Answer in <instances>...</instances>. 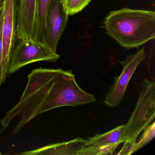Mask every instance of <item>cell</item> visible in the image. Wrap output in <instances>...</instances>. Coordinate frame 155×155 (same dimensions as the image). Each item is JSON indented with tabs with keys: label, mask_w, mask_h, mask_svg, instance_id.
<instances>
[{
	"label": "cell",
	"mask_w": 155,
	"mask_h": 155,
	"mask_svg": "<svg viewBox=\"0 0 155 155\" xmlns=\"http://www.w3.org/2000/svg\"><path fill=\"white\" fill-rule=\"evenodd\" d=\"M28 83L18 103L1 120V130L4 131L12 120L21 116L12 131L17 134L40 114L66 106L76 107L94 103V96L82 89L71 70L39 68L31 71Z\"/></svg>",
	"instance_id": "obj_1"
},
{
	"label": "cell",
	"mask_w": 155,
	"mask_h": 155,
	"mask_svg": "<svg viewBox=\"0 0 155 155\" xmlns=\"http://www.w3.org/2000/svg\"><path fill=\"white\" fill-rule=\"evenodd\" d=\"M106 33L121 47L131 49L155 38V12L123 8L110 12L103 21Z\"/></svg>",
	"instance_id": "obj_2"
},
{
	"label": "cell",
	"mask_w": 155,
	"mask_h": 155,
	"mask_svg": "<svg viewBox=\"0 0 155 155\" xmlns=\"http://www.w3.org/2000/svg\"><path fill=\"white\" fill-rule=\"evenodd\" d=\"M155 117V83L145 78L137 105L124 127L121 136L124 145L117 155H128L130 150L144 129Z\"/></svg>",
	"instance_id": "obj_3"
},
{
	"label": "cell",
	"mask_w": 155,
	"mask_h": 155,
	"mask_svg": "<svg viewBox=\"0 0 155 155\" xmlns=\"http://www.w3.org/2000/svg\"><path fill=\"white\" fill-rule=\"evenodd\" d=\"M60 58V55L44 42L34 40H19L12 54L9 73H15L33 62H56Z\"/></svg>",
	"instance_id": "obj_4"
},
{
	"label": "cell",
	"mask_w": 155,
	"mask_h": 155,
	"mask_svg": "<svg viewBox=\"0 0 155 155\" xmlns=\"http://www.w3.org/2000/svg\"><path fill=\"white\" fill-rule=\"evenodd\" d=\"M18 4V0H4L2 27V74L6 81L8 74L12 54L17 43Z\"/></svg>",
	"instance_id": "obj_5"
},
{
	"label": "cell",
	"mask_w": 155,
	"mask_h": 155,
	"mask_svg": "<svg viewBox=\"0 0 155 155\" xmlns=\"http://www.w3.org/2000/svg\"><path fill=\"white\" fill-rule=\"evenodd\" d=\"M144 48L133 55H130L126 59L119 62L122 66L120 75L114 78V82L110 87L104 100V104L109 107H118L123 100L128 84L136 69L146 58Z\"/></svg>",
	"instance_id": "obj_6"
},
{
	"label": "cell",
	"mask_w": 155,
	"mask_h": 155,
	"mask_svg": "<svg viewBox=\"0 0 155 155\" xmlns=\"http://www.w3.org/2000/svg\"><path fill=\"white\" fill-rule=\"evenodd\" d=\"M68 16L62 0H51L46 18L44 41L55 52L67 27Z\"/></svg>",
	"instance_id": "obj_7"
},
{
	"label": "cell",
	"mask_w": 155,
	"mask_h": 155,
	"mask_svg": "<svg viewBox=\"0 0 155 155\" xmlns=\"http://www.w3.org/2000/svg\"><path fill=\"white\" fill-rule=\"evenodd\" d=\"M17 36L19 40H34L36 0H18Z\"/></svg>",
	"instance_id": "obj_8"
},
{
	"label": "cell",
	"mask_w": 155,
	"mask_h": 155,
	"mask_svg": "<svg viewBox=\"0 0 155 155\" xmlns=\"http://www.w3.org/2000/svg\"><path fill=\"white\" fill-rule=\"evenodd\" d=\"M87 140L76 138L67 142L51 144L30 151H24L21 155H78L79 151L87 146Z\"/></svg>",
	"instance_id": "obj_9"
},
{
	"label": "cell",
	"mask_w": 155,
	"mask_h": 155,
	"mask_svg": "<svg viewBox=\"0 0 155 155\" xmlns=\"http://www.w3.org/2000/svg\"><path fill=\"white\" fill-rule=\"evenodd\" d=\"M51 0H36V21L34 40L44 42L46 18Z\"/></svg>",
	"instance_id": "obj_10"
},
{
	"label": "cell",
	"mask_w": 155,
	"mask_h": 155,
	"mask_svg": "<svg viewBox=\"0 0 155 155\" xmlns=\"http://www.w3.org/2000/svg\"><path fill=\"white\" fill-rule=\"evenodd\" d=\"M124 125H120L103 134H97L87 140V146H103L122 143L121 136Z\"/></svg>",
	"instance_id": "obj_11"
},
{
	"label": "cell",
	"mask_w": 155,
	"mask_h": 155,
	"mask_svg": "<svg viewBox=\"0 0 155 155\" xmlns=\"http://www.w3.org/2000/svg\"><path fill=\"white\" fill-rule=\"evenodd\" d=\"M119 144L103 146H87L81 150L78 155H101L113 154Z\"/></svg>",
	"instance_id": "obj_12"
},
{
	"label": "cell",
	"mask_w": 155,
	"mask_h": 155,
	"mask_svg": "<svg viewBox=\"0 0 155 155\" xmlns=\"http://www.w3.org/2000/svg\"><path fill=\"white\" fill-rule=\"evenodd\" d=\"M143 130H144V132L141 136V137L138 142L136 141L135 144L130 148L129 155H130L137 152L144 146H146L154 138L155 135V121H154L152 124H150L149 125L147 126Z\"/></svg>",
	"instance_id": "obj_13"
},
{
	"label": "cell",
	"mask_w": 155,
	"mask_h": 155,
	"mask_svg": "<svg viewBox=\"0 0 155 155\" xmlns=\"http://www.w3.org/2000/svg\"><path fill=\"white\" fill-rule=\"evenodd\" d=\"M69 16L81 12L89 5L91 0H62Z\"/></svg>",
	"instance_id": "obj_14"
},
{
	"label": "cell",
	"mask_w": 155,
	"mask_h": 155,
	"mask_svg": "<svg viewBox=\"0 0 155 155\" xmlns=\"http://www.w3.org/2000/svg\"><path fill=\"white\" fill-rule=\"evenodd\" d=\"M4 0H0V12L2 11L4 7Z\"/></svg>",
	"instance_id": "obj_15"
},
{
	"label": "cell",
	"mask_w": 155,
	"mask_h": 155,
	"mask_svg": "<svg viewBox=\"0 0 155 155\" xmlns=\"http://www.w3.org/2000/svg\"><path fill=\"white\" fill-rule=\"evenodd\" d=\"M0 155H2V153H1V152H0Z\"/></svg>",
	"instance_id": "obj_16"
},
{
	"label": "cell",
	"mask_w": 155,
	"mask_h": 155,
	"mask_svg": "<svg viewBox=\"0 0 155 155\" xmlns=\"http://www.w3.org/2000/svg\"><path fill=\"white\" fill-rule=\"evenodd\" d=\"M2 12H0V14H1V13Z\"/></svg>",
	"instance_id": "obj_17"
}]
</instances>
